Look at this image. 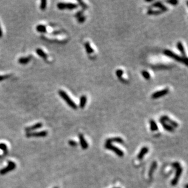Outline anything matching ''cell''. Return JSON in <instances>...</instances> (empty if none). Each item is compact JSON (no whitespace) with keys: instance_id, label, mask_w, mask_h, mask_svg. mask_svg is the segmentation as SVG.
<instances>
[{"instance_id":"cell-1","label":"cell","mask_w":188,"mask_h":188,"mask_svg":"<svg viewBox=\"0 0 188 188\" xmlns=\"http://www.w3.org/2000/svg\"><path fill=\"white\" fill-rule=\"evenodd\" d=\"M164 54L165 55L167 56V57H171L172 59L175 60L176 61L180 62H183L186 65H187V57H183L181 56H180L176 54L175 53H173L171 50L166 49L163 52Z\"/></svg>"},{"instance_id":"cell-2","label":"cell","mask_w":188,"mask_h":188,"mask_svg":"<svg viewBox=\"0 0 188 188\" xmlns=\"http://www.w3.org/2000/svg\"><path fill=\"white\" fill-rule=\"evenodd\" d=\"M172 167L176 169V173L175 177L173 178L171 181V185L172 186H176L177 185V183H178L179 179L180 178L182 172H183V169H182L180 164L177 163V162H175V163H173L172 164Z\"/></svg>"},{"instance_id":"cell-3","label":"cell","mask_w":188,"mask_h":188,"mask_svg":"<svg viewBox=\"0 0 188 188\" xmlns=\"http://www.w3.org/2000/svg\"><path fill=\"white\" fill-rule=\"evenodd\" d=\"M59 94L62 99L65 101V102L70 107H71L72 109H77V105L76 104V103L74 102L73 100H72L70 97L68 95V94L66 93L65 91L63 90H60L59 91Z\"/></svg>"},{"instance_id":"cell-4","label":"cell","mask_w":188,"mask_h":188,"mask_svg":"<svg viewBox=\"0 0 188 188\" xmlns=\"http://www.w3.org/2000/svg\"><path fill=\"white\" fill-rule=\"evenodd\" d=\"M105 148L108 150H110V151H112L113 152H115L119 157H123L124 155V152L122 150L119 149L118 147L113 145L111 143H106V144H105Z\"/></svg>"},{"instance_id":"cell-5","label":"cell","mask_w":188,"mask_h":188,"mask_svg":"<svg viewBox=\"0 0 188 188\" xmlns=\"http://www.w3.org/2000/svg\"><path fill=\"white\" fill-rule=\"evenodd\" d=\"M16 168V164L13 161H8V166L0 170V174L4 175L9 172L13 171Z\"/></svg>"},{"instance_id":"cell-6","label":"cell","mask_w":188,"mask_h":188,"mask_svg":"<svg viewBox=\"0 0 188 188\" xmlns=\"http://www.w3.org/2000/svg\"><path fill=\"white\" fill-rule=\"evenodd\" d=\"M78 7V4L74 3H59L57 4V7L60 10H63L65 9H76Z\"/></svg>"},{"instance_id":"cell-7","label":"cell","mask_w":188,"mask_h":188,"mask_svg":"<svg viewBox=\"0 0 188 188\" xmlns=\"http://www.w3.org/2000/svg\"><path fill=\"white\" fill-rule=\"evenodd\" d=\"M47 131L43 130L40 131H35V132H29L26 133V137L27 138L31 137H35V138H41V137H45L48 135Z\"/></svg>"},{"instance_id":"cell-8","label":"cell","mask_w":188,"mask_h":188,"mask_svg":"<svg viewBox=\"0 0 188 188\" xmlns=\"http://www.w3.org/2000/svg\"><path fill=\"white\" fill-rule=\"evenodd\" d=\"M169 89L168 88H165L164 90H161L157 91L153 93L152 95V98L153 99H158V98H159L162 96H164L166 95L167 94L169 93Z\"/></svg>"},{"instance_id":"cell-9","label":"cell","mask_w":188,"mask_h":188,"mask_svg":"<svg viewBox=\"0 0 188 188\" xmlns=\"http://www.w3.org/2000/svg\"><path fill=\"white\" fill-rule=\"evenodd\" d=\"M160 119L163 120V121H165L166 123H167L168 124H169L173 128H174V129L175 128H177L178 127V124L177 122H175L174 121H173V120H172L171 119H170L169 117L167 115L162 116Z\"/></svg>"},{"instance_id":"cell-10","label":"cell","mask_w":188,"mask_h":188,"mask_svg":"<svg viewBox=\"0 0 188 188\" xmlns=\"http://www.w3.org/2000/svg\"><path fill=\"white\" fill-rule=\"evenodd\" d=\"M42 126H43V124L41 123H38L37 124H35L30 126V127H27L25 129V131H26L27 133H29L31 132L32 131L35 130L39 129H40V128L42 127Z\"/></svg>"},{"instance_id":"cell-11","label":"cell","mask_w":188,"mask_h":188,"mask_svg":"<svg viewBox=\"0 0 188 188\" xmlns=\"http://www.w3.org/2000/svg\"><path fill=\"white\" fill-rule=\"evenodd\" d=\"M79 139L82 148L83 149H88V144L87 142L86 141V140L85 139V138H84V137L82 134H79Z\"/></svg>"},{"instance_id":"cell-12","label":"cell","mask_w":188,"mask_h":188,"mask_svg":"<svg viewBox=\"0 0 188 188\" xmlns=\"http://www.w3.org/2000/svg\"><path fill=\"white\" fill-rule=\"evenodd\" d=\"M148 152H149V149H148V147H143L141 149V151H140L139 153L138 154V156H137L138 159H139V160H141V159H143V158L144 157V156L148 153Z\"/></svg>"},{"instance_id":"cell-13","label":"cell","mask_w":188,"mask_h":188,"mask_svg":"<svg viewBox=\"0 0 188 188\" xmlns=\"http://www.w3.org/2000/svg\"><path fill=\"white\" fill-rule=\"evenodd\" d=\"M159 122H160L161 124L162 125V127H163V129H165L166 131H170V132H172V131H174V128H173L172 126H171L169 124H168L167 123H166L165 121H164L161 119H159Z\"/></svg>"},{"instance_id":"cell-14","label":"cell","mask_w":188,"mask_h":188,"mask_svg":"<svg viewBox=\"0 0 188 188\" xmlns=\"http://www.w3.org/2000/svg\"><path fill=\"white\" fill-rule=\"evenodd\" d=\"M106 143H116L118 144H124V140L120 137H114L111 138H109L107 139L106 141Z\"/></svg>"},{"instance_id":"cell-15","label":"cell","mask_w":188,"mask_h":188,"mask_svg":"<svg viewBox=\"0 0 188 188\" xmlns=\"http://www.w3.org/2000/svg\"><path fill=\"white\" fill-rule=\"evenodd\" d=\"M152 6L155 7L159 8V9H160V11L163 12H166V11H167V10H168L167 7L166 6H165L164 5H163V4H162L161 2H159V1L156 2V3H155L153 4Z\"/></svg>"},{"instance_id":"cell-16","label":"cell","mask_w":188,"mask_h":188,"mask_svg":"<svg viewBox=\"0 0 188 188\" xmlns=\"http://www.w3.org/2000/svg\"><path fill=\"white\" fill-rule=\"evenodd\" d=\"M31 56H29V57H20L18 59V63L20 64H21V65H26V64H27L28 63L31 61Z\"/></svg>"},{"instance_id":"cell-17","label":"cell","mask_w":188,"mask_h":188,"mask_svg":"<svg viewBox=\"0 0 188 188\" xmlns=\"http://www.w3.org/2000/svg\"><path fill=\"white\" fill-rule=\"evenodd\" d=\"M177 49L179 50L180 52L183 57H186V53H185V48H184V46H183V44H182V43L181 41L177 42Z\"/></svg>"},{"instance_id":"cell-18","label":"cell","mask_w":188,"mask_h":188,"mask_svg":"<svg viewBox=\"0 0 188 188\" xmlns=\"http://www.w3.org/2000/svg\"><path fill=\"white\" fill-rule=\"evenodd\" d=\"M87 97L86 96H82L80 98V102H79V107L81 109H83L85 107V106L87 104Z\"/></svg>"},{"instance_id":"cell-19","label":"cell","mask_w":188,"mask_h":188,"mask_svg":"<svg viewBox=\"0 0 188 188\" xmlns=\"http://www.w3.org/2000/svg\"><path fill=\"white\" fill-rule=\"evenodd\" d=\"M35 52H36V53H37V54L40 56V57H42L43 59H45V60L47 59L48 55L41 49H40V48L36 49Z\"/></svg>"},{"instance_id":"cell-20","label":"cell","mask_w":188,"mask_h":188,"mask_svg":"<svg viewBox=\"0 0 188 188\" xmlns=\"http://www.w3.org/2000/svg\"><path fill=\"white\" fill-rule=\"evenodd\" d=\"M157 167V162L156 161L153 162V163L152 164L151 168H150V169H149V177H152V176L154 171H155V170L156 169Z\"/></svg>"},{"instance_id":"cell-21","label":"cell","mask_w":188,"mask_h":188,"mask_svg":"<svg viewBox=\"0 0 188 188\" xmlns=\"http://www.w3.org/2000/svg\"><path fill=\"white\" fill-rule=\"evenodd\" d=\"M36 30L37 32L40 33H46V27L45 25H39L36 26Z\"/></svg>"},{"instance_id":"cell-22","label":"cell","mask_w":188,"mask_h":188,"mask_svg":"<svg viewBox=\"0 0 188 188\" xmlns=\"http://www.w3.org/2000/svg\"><path fill=\"white\" fill-rule=\"evenodd\" d=\"M150 125H151V130L152 131H157L158 130V127L156 123V122L154 120H151L150 121Z\"/></svg>"},{"instance_id":"cell-23","label":"cell","mask_w":188,"mask_h":188,"mask_svg":"<svg viewBox=\"0 0 188 188\" xmlns=\"http://www.w3.org/2000/svg\"><path fill=\"white\" fill-rule=\"evenodd\" d=\"M123 74H124V71L122 69H117L116 71V74L117 77H118L121 81H123V82H127L125 80H124L123 79V77H122V76H123Z\"/></svg>"},{"instance_id":"cell-24","label":"cell","mask_w":188,"mask_h":188,"mask_svg":"<svg viewBox=\"0 0 188 188\" xmlns=\"http://www.w3.org/2000/svg\"><path fill=\"white\" fill-rule=\"evenodd\" d=\"M85 48L88 54H92L94 52V50L92 48L89 42H86L85 43Z\"/></svg>"},{"instance_id":"cell-25","label":"cell","mask_w":188,"mask_h":188,"mask_svg":"<svg viewBox=\"0 0 188 188\" xmlns=\"http://www.w3.org/2000/svg\"><path fill=\"white\" fill-rule=\"evenodd\" d=\"M163 12L160 10H157V11H153V10H148L147 14L149 15H159L161 13Z\"/></svg>"},{"instance_id":"cell-26","label":"cell","mask_w":188,"mask_h":188,"mask_svg":"<svg viewBox=\"0 0 188 188\" xmlns=\"http://www.w3.org/2000/svg\"><path fill=\"white\" fill-rule=\"evenodd\" d=\"M142 76H143V77L146 80H149L151 79V74L149 72L147 71H142Z\"/></svg>"},{"instance_id":"cell-27","label":"cell","mask_w":188,"mask_h":188,"mask_svg":"<svg viewBox=\"0 0 188 188\" xmlns=\"http://www.w3.org/2000/svg\"><path fill=\"white\" fill-rule=\"evenodd\" d=\"M0 149H1L2 151H3L4 153H6L7 152V145L4 143H0Z\"/></svg>"},{"instance_id":"cell-28","label":"cell","mask_w":188,"mask_h":188,"mask_svg":"<svg viewBox=\"0 0 188 188\" xmlns=\"http://www.w3.org/2000/svg\"><path fill=\"white\" fill-rule=\"evenodd\" d=\"M46 5H47V1L46 0H42L40 3V9L41 11H45L46 8Z\"/></svg>"},{"instance_id":"cell-29","label":"cell","mask_w":188,"mask_h":188,"mask_svg":"<svg viewBox=\"0 0 188 188\" xmlns=\"http://www.w3.org/2000/svg\"><path fill=\"white\" fill-rule=\"evenodd\" d=\"M78 3L79 4V5L81 6L82 7L83 9H87V8L88 7L87 5L85 3H84V2L82 1H80V0H79V1H78Z\"/></svg>"},{"instance_id":"cell-30","label":"cell","mask_w":188,"mask_h":188,"mask_svg":"<svg viewBox=\"0 0 188 188\" xmlns=\"http://www.w3.org/2000/svg\"><path fill=\"white\" fill-rule=\"evenodd\" d=\"M10 76L11 75H0V82L8 79Z\"/></svg>"},{"instance_id":"cell-31","label":"cell","mask_w":188,"mask_h":188,"mask_svg":"<svg viewBox=\"0 0 188 188\" xmlns=\"http://www.w3.org/2000/svg\"><path fill=\"white\" fill-rule=\"evenodd\" d=\"M166 3L171 4L173 6H175L177 4L178 2L177 0H170V1H166Z\"/></svg>"},{"instance_id":"cell-32","label":"cell","mask_w":188,"mask_h":188,"mask_svg":"<svg viewBox=\"0 0 188 188\" xmlns=\"http://www.w3.org/2000/svg\"><path fill=\"white\" fill-rule=\"evenodd\" d=\"M83 11H80L79 12H77L75 14V17L79 18L82 17V16H83Z\"/></svg>"},{"instance_id":"cell-33","label":"cell","mask_w":188,"mask_h":188,"mask_svg":"<svg viewBox=\"0 0 188 188\" xmlns=\"http://www.w3.org/2000/svg\"><path fill=\"white\" fill-rule=\"evenodd\" d=\"M68 144L70 145H71V146H73V147L76 146V145H77V143H76V142L75 141H73V140H69L68 142Z\"/></svg>"},{"instance_id":"cell-34","label":"cell","mask_w":188,"mask_h":188,"mask_svg":"<svg viewBox=\"0 0 188 188\" xmlns=\"http://www.w3.org/2000/svg\"><path fill=\"white\" fill-rule=\"evenodd\" d=\"M85 17H84L83 15L78 18V21H79V23H83V22L85 21Z\"/></svg>"},{"instance_id":"cell-35","label":"cell","mask_w":188,"mask_h":188,"mask_svg":"<svg viewBox=\"0 0 188 188\" xmlns=\"http://www.w3.org/2000/svg\"><path fill=\"white\" fill-rule=\"evenodd\" d=\"M2 36H3V31H2L1 27L0 26V38L2 37Z\"/></svg>"},{"instance_id":"cell-36","label":"cell","mask_w":188,"mask_h":188,"mask_svg":"<svg viewBox=\"0 0 188 188\" xmlns=\"http://www.w3.org/2000/svg\"><path fill=\"white\" fill-rule=\"evenodd\" d=\"M147 2H152L153 1V0H146Z\"/></svg>"},{"instance_id":"cell-37","label":"cell","mask_w":188,"mask_h":188,"mask_svg":"<svg viewBox=\"0 0 188 188\" xmlns=\"http://www.w3.org/2000/svg\"><path fill=\"white\" fill-rule=\"evenodd\" d=\"M54 188H58L57 187H54Z\"/></svg>"},{"instance_id":"cell-38","label":"cell","mask_w":188,"mask_h":188,"mask_svg":"<svg viewBox=\"0 0 188 188\" xmlns=\"http://www.w3.org/2000/svg\"><path fill=\"white\" fill-rule=\"evenodd\" d=\"M115 188H119V187H115Z\"/></svg>"}]
</instances>
